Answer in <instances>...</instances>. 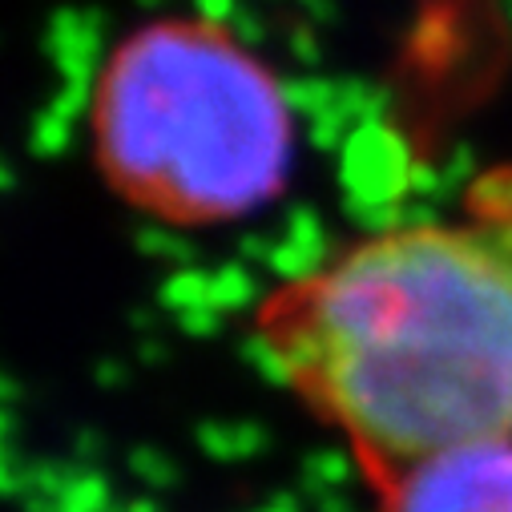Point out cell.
Wrapping results in <instances>:
<instances>
[{"mask_svg": "<svg viewBox=\"0 0 512 512\" xmlns=\"http://www.w3.org/2000/svg\"><path fill=\"white\" fill-rule=\"evenodd\" d=\"M89 130L109 190L174 226L263 210L295 166V113L271 65L194 17L150 21L109 53Z\"/></svg>", "mask_w": 512, "mask_h": 512, "instance_id": "2", "label": "cell"}, {"mask_svg": "<svg viewBox=\"0 0 512 512\" xmlns=\"http://www.w3.org/2000/svg\"><path fill=\"white\" fill-rule=\"evenodd\" d=\"M254 339L359 472L512 436V166L275 287Z\"/></svg>", "mask_w": 512, "mask_h": 512, "instance_id": "1", "label": "cell"}, {"mask_svg": "<svg viewBox=\"0 0 512 512\" xmlns=\"http://www.w3.org/2000/svg\"><path fill=\"white\" fill-rule=\"evenodd\" d=\"M375 512H512V436L359 472Z\"/></svg>", "mask_w": 512, "mask_h": 512, "instance_id": "3", "label": "cell"}]
</instances>
